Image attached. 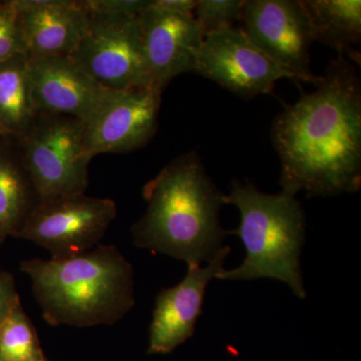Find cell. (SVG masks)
<instances>
[{"label":"cell","instance_id":"6da1fadb","mask_svg":"<svg viewBox=\"0 0 361 361\" xmlns=\"http://www.w3.org/2000/svg\"><path fill=\"white\" fill-rule=\"evenodd\" d=\"M317 89L275 118L271 137L281 161L280 185L310 196L355 193L361 187V82L344 54Z\"/></svg>","mask_w":361,"mask_h":361},{"label":"cell","instance_id":"7a4b0ae2","mask_svg":"<svg viewBox=\"0 0 361 361\" xmlns=\"http://www.w3.org/2000/svg\"><path fill=\"white\" fill-rule=\"evenodd\" d=\"M147 209L132 227L135 247L187 265L208 263L229 234L221 226L224 194L206 173L200 157H178L142 188Z\"/></svg>","mask_w":361,"mask_h":361},{"label":"cell","instance_id":"3957f363","mask_svg":"<svg viewBox=\"0 0 361 361\" xmlns=\"http://www.w3.org/2000/svg\"><path fill=\"white\" fill-rule=\"evenodd\" d=\"M35 300L52 326L116 324L134 308V269L115 245H97L73 257L27 259Z\"/></svg>","mask_w":361,"mask_h":361},{"label":"cell","instance_id":"277c9868","mask_svg":"<svg viewBox=\"0 0 361 361\" xmlns=\"http://www.w3.org/2000/svg\"><path fill=\"white\" fill-rule=\"evenodd\" d=\"M296 192L278 194L259 191L251 183L233 180L224 203L240 212V224L229 231L243 243L246 257L231 270L223 269L221 280L270 278L290 287L299 298L306 297L300 255L305 241V215Z\"/></svg>","mask_w":361,"mask_h":361},{"label":"cell","instance_id":"5b68a950","mask_svg":"<svg viewBox=\"0 0 361 361\" xmlns=\"http://www.w3.org/2000/svg\"><path fill=\"white\" fill-rule=\"evenodd\" d=\"M20 139L21 164L39 202L85 193L92 158L87 153L82 121L39 114Z\"/></svg>","mask_w":361,"mask_h":361},{"label":"cell","instance_id":"8992f818","mask_svg":"<svg viewBox=\"0 0 361 361\" xmlns=\"http://www.w3.org/2000/svg\"><path fill=\"white\" fill-rule=\"evenodd\" d=\"M87 13V28L70 58L106 89L125 92L146 87L137 16Z\"/></svg>","mask_w":361,"mask_h":361},{"label":"cell","instance_id":"52a82bcc","mask_svg":"<svg viewBox=\"0 0 361 361\" xmlns=\"http://www.w3.org/2000/svg\"><path fill=\"white\" fill-rule=\"evenodd\" d=\"M116 217L115 201L85 194L39 202L16 238L44 248L51 258L73 257L99 245Z\"/></svg>","mask_w":361,"mask_h":361},{"label":"cell","instance_id":"ba28073f","mask_svg":"<svg viewBox=\"0 0 361 361\" xmlns=\"http://www.w3.org/2000/svg\"><path fill=\"white\" fill-rule=\"evenodd\" d=\"M240 21L249 39L293 80L319 84L310 68L314 35L300 0H245Z\"/></svg>","mask_w":361,"mask_h":361},{"label":"cell","instance_id":"9c48e42d","mask_svg":"<svg viewBox=\"0 0 361 361\" xmlns=\"http://www.w3.org/2000/svg\"><path fill=\"white\" fill-rule=\"evenodd\" d=\"M193 73L246 99L270 94L282 78L293 80L234 26L204 37Z\"/></svg>","mask_w":361,"mask_h":361},{"label":"cell","instance_id":"30bf717a","mask_svg":"<svg viewBox=\"0 0 361 361\" xmlns=\"http://www.w3.org/2000/svg\"><path fill=\"white\" fill-rule=\"evenodd\" d=\"M144 42L146 87L161 90L171 80L193 73L204 35L194 14L151 4L139 16Z\"/></svg>","mask_w":361,"mask_h":361},{"label":"cell","instance_id":"8fae6325","mask_svg":"<svg viewBox=\"0 0 361 361\" xmlns=\"http://www.w3.org/2000/svg\"><path fill=\"white\" fill-rule=\"evenodd\" d=\"M161 90L137 87L116 92L85 126L90 158L99 154L128 153L141 149L156 135Z\"/></svg>","mask_w":361,"mask_h":361},{"label":"cell","instance_id":"7c38bea8","mask_svg":"<svg viewBox=\"0 0 361 361\" xmlns=\"http://www.w3.org/2000/svg\"><path fill=\"white\" fill-rule=\"evenodd\" d=\"M230 247L223 246L215 257L201 265H187L179 284L159 292L149 330V355H168L193 336L200 317L207 287L225 269Z\"/></svg>","mask_w":361,"mask_h":361},{"label":"cell","instance_id":"4fadbf2b","mask_svg":"<svg viewBox=\"0 0 361 361\" xmlns=\"http://www.w3.org/2000/svg\"><path fill=\"white\" fill-rule=\"evenodd\" d=\"M28 58L39 114L71 116L87 125L116 92L99 85L70 56Z\"/></svg>","mask_w":361,"mask_h":361},{"label":"cell","instance_id":"5bb4252c","mask_svg":"<svg viewBox=\"0 0 361 361\" xmlns=\"http://www.w3.org/2000/svg\"><path fill=\"white\" fill-rule=\"evenodd\" d=\"M28 56H71L87 28L89 13L75 0H13Z\"/></svg>","mask_w":361,"mask_h":361},{"label":"cell","instance_id":"9a60e30c","mask_svg":"<svg viewBox=\"0 0 361 361\" xmlns=\"http://www.w3.org/2000/svg\"><path fill=\"white\" fill-rule=\"evenodd\" d=\"M310 18L315 42L348 54L360 63L353 45L361 40L360 0H302Z\"/></svg>","mask_w":361,"mask_h":361},{"label":"cell","instance_id":"2e32d148","mask_svg":"<svg viewBox=\"0 0 361 361\" xmlns=\"http://www.w3.org/2000/svg\"><path fill=\"white\" fill-rule=\"evenodd\" d=\"M37 116L28 54L0 63V126L7 135L21 137Z\"/></svg>","mask_w":361,"mask_h":361},{"label":"cell","instance_id":"e0dca14e","mask_svg":"<svg viewBox=\"0 0 361 361\" xmlns=\"http://www.w3.org/2000/svg\"><path fill=\"white\" fill-rule=\"evenodd\" d=\"M39 199L23 164L0 151V236L16 238Z\"/></svg>","mask_w":361,"mask_h":361},{"label":"cell","instance_id":"ac0fdd59","mask_svg":"<svg viewBox=\"0 0 361 361\" xmlns=\"http://www.w3.org/2000/svg\"><path fill=\"white\" fill-rule=\"evenodd\" d=\"M44 360L37 330L18 303L0 327V361Z\"/></svg>","mask_w":361,"mask_h":361},{"label":"cell","instance_id":"d6986e66","mask_svg":"<svg viewBox=\"0 0 361 361\" xmlns=\"http://www.w3.org/2000/svg\"><path fill=\"white\" fill-rule=\"evenodd\" d=\"M244 2L245 0H197L194 18L204 37L240 21Z\"/></svg>","mask_w":361,"mask_h":361},{"label":"cell","instance_id":"ffe728a7","mask_svg":"<svg viewBox=\"0 0 361 361\" xmlns=\"http://www.w3.org/2000/svg\"><path fill=\"white\" fill-rule=\"evenodd\" d=\"M27 54L18 11L13 0L0 1V63Z\"/></svg>","mask_w":361,"mask_h":361},{"label":"cell","instance_id":"44dd1931","mask_svg":"<svg viewBox=\"0 0 361 361\" xmlns=\"http://www.w3.org/2000/svg\"><path fill=\"white\" fill-rule=\"evenodd\" d=\"M151 1L152 0H82L80 4L90 13L139 16L151 4Z\"/></svg>","mask_w":361,"mask_h":361},{"label":"cell","instance_id":"7402d4cb","mask_svg":"<svg viewBox=\"0 0 361 361\" xmlns=\"http://www.w3.org/2000/svg\"><path fill=\"white\" fill-rule=\"evenodd\" d=\"M18 303L20 299L13 275L0 270V327Z\"/></svg>","mask_w":361,"mask_h":361},{"label":"cell","instance_id":"603a6c76","mask_svg":"<svg viewBox=\"0 0 361 361\" xmlns=\"http://www.w3.org/2000/svg\"><path fill=\"white\" fill-rule=\"evenodd\" d=\"M157 6L169 11L184 14H194L196 0H154Z\"/></svg>","mask_w":361,"mask_h":361},{"label":"cell","instance_id":"cb8c5ba5","mask_svg":"<svg viewBox=\"0 0 361 361\" xmlns=\"http://www.w3.org/2000/svg\"><path fill=\"white\" fill-rule=\"evenodd\" d=\"M4 135H7L6 130H4V128H2L1 126H0V137H4Z\"/></svg>","mask_w":361,"mask_h":361},{"label":"cell","instance_id":"d4e9b609","mask_svg":"<svg viewBox=\"0 0 361 361\" xmlns=\"http://www.w3.org/2000/svg\"><path fill=\"white\" fill-rule=\"evenodd\" d=\"M2 241H4V239L1 238V236H0V244L2 243Z\"/></svg>","mask_w":361,"mask_h":361},{"label":"cell","instance_id":"484cf974","mask_svg":"<svg viewBox=\"0 0 361 361\" xmlns=\"http://www.w3.org/2000/svg\"><path fill=\"white\" fill-rule=\"evenodd\" d=\"M40 361H49V360H47V358H45V360H40Z\"/></svg>","mask_w":361,"mask_h":361}]
</instances>
